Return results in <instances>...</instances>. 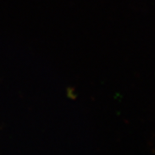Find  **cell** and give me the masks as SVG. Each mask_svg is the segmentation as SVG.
I'll use <instances>...</instances> for the list:
<instances>
[]
</instances>
